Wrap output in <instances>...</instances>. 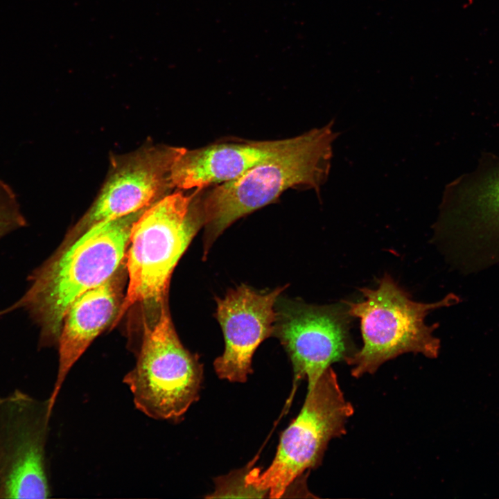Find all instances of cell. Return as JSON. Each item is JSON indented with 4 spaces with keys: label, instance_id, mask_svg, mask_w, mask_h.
Wrapping results in <instances>:
<instances>
[{
    "label": "cell",
    "instance_id": "11",
    "mask_svg": "<svg viewBox=\"0 0 499 499\" xmlns=\"http://www.w3.org/2000/svg\"><path fill=\"white\" fill-rule=\"evenodd\" d=\"M287 287L261 292L242 284L216 298V318L222 328L225 348L213 365L221 379L244 383L252 373V358L259 344L273 335L275 304Z\"/></svg>",
    "mask_w": 499,
    "mask_h": 499
},
{
    "label": "cell",
    "instance_id": "13",
    "mask_svg": "<svg viewBox=\"0 0 499 499\" xmlns=\"http://www.w3.org/2000/svg\"><path fill=\"white\" fill-rule=\"evenodd\" d=\"M121 283L116 272L103 283L79 296L68 308L58 341L56 379L48 399L52 410L71 367L93 340L115 320L123 300Z\"/></svg>",
    "mask_w": 499,
    "mask_h": 499
},
{
    "label": "cell",
    "instance_id": "12",
    "mask_svg": "<svg viewBox=\"0 0 499 499\" xmlns=\"http://www.w3.org/2000/svg\"><path fill=\"white\" fill-rule=\"evenodd\" d=\"M297 137L270 141L217 143L194 150L182 148L173 164L174 188L201 189L232 180L292 146Z\"/></svg>",
    "mask_w": 499,
    "mask_h": 499
},
{
    "label": "cell",
    "instance_id": "10",
    "mask_svg": "<svg viewBox=\"0 0 499 499\" xmlns=\"http://www.w3.org/2000/svg\"><path fill=\"white\" fill-rule=\"evenodd\" d=\"M182 148L151 146L115 157L98 197L67 239L100 222L148 208L169 194L174 188L172 168Z\"/></svg>",
    "mask_w": 499,
    "mask_h": 499
},
{
    "label": "cell",
    "instance_id": "4",
    "mask_svg": "<svg viewBox=\"0 0 499 499\" xmlns=\"http://www.w3.org/2000/svg\"><path fill=\"white\" fill-rule=\"evenodd\" d=\"M197 191L168 194L133 225L125 254L128 290L112 326L136 303L166 301L173 271L202 225Z\"/></svg>",
    "mask_w": 499,
    "mask_h": 499
},
{
    "label": "cell",
    "instance_id": "3",
    "mask_svg": "<svg viewBox=\"0 0 499 499\" xmlns=\"http://www.w3.org/2000/svg\"><path fill=\"white\" fill-rule=\"evenodd\" d=\"M365 299L344 301L349 314L360 319L363 345L347 360L351 375L358 378L374 374L384 362L405 353L437 357L439 340L433 335L437 323L425 324L432 310L459 302L454 294L434 303L413 301L392 277L385 274L376 289H360Z\"/></svg>",
    "mask_w": 499,
    "mask_h": 499
},
{
    "label": "cell",
    "instance_id": "7",
    "mask_svg": "<svg viewBox=\"0 0 499 499\" xmlns=\"http://www.w3.org/2000/svg\"><path fill=\"white\" fill-rule=\"evenodd\" d=\"M436 235L459 268L499 263V157L446 188Z\"/></svg>",
    "mask_w": 499,
    "mask_h": 499
},
{
    "label": "cell",
    "instance_id": "1",
    "mask_svg": "<svg viewBox=\"0 0 499 499\" xmlns=\"http://www.w3.org/2000/svg\"><path fill=\"white\" fill-rule=\"evenodd\" d=\"M104 220L60 248L30 276L22 308L41 328L40 344L58 343L64 317L79 296L111 278L124 260L133 225L146 209Z\"/></svg>",
    "mask_w": 499,
    "mask_h": 499
},
{
    "label": "cell",
    "instance_id": "6",
    "mask_svg": "<svg viewBox=\"0 0 499 499\" xmlns=\"http://www.w3.org/2000/svg\"><path fill=\"white\" fill-rule=\"evenodd\" d=\"M155 323L145 325L137 360L124 376L137 408L159 420L177 421L199 398L203 367L182 345L166 301Z\"/></svg>",
    "mask_w": 499,
    "mask_h": 499
},
{
    "label": "cell",
    "instance_id": "9",
    "mask_svg": "<svg viewBox=\"0 0 499 499\" xmlns=\"http://www.w3.org/2000/svg\"><path fill=\"white\" fill-rule=\"evenodd\" d=\"M273 335L284 347L295 378L306 379L311 389L322 372L356 352L351 333V316L344 301L324 306L283 299L275 304Z\"/></svg>",
    "mask_w": 499,
    "mask_h": 499
},
{
    "label": "cell",
    "instance_id": "2",
    "mask_svg": "<svg viewBox=\"0 0 499 499\" xmlns=\"http://www.w3.org/2000/svg\"><path fill=\"white\" fill-rule=\"evenodd\" d=\"M334 121L297 136L281 154L260 163L239 177L218 185L200 200L204 226V256L216 239L236 220L275 200L297 186L319 192L326 180L339 135Z\"/></svg>",
    "mask_w": 499,
    "mask_h": 499
},
{
    "label": "cell",
    "instance_id": "8",
    "mask_svg": "<svg viewBox=\"0 0 499 499\" xmlns=\"http://www.w3.org/2000/svg\"><path fill=\"white\" fill-rule=\"evenodd\" d=\"M16 389L0 398V498H46L51 486L46 458L52 413Z\"/></svg>",
    "mask_w": 499,
    "mask_h": 499
},
{
    "label": "cell",
    "instance_id": "5",
    "mask_svg": "<svg viewBox=\"0 0 499 499\" xmlns=\"http://www.w3.org/2000/svg\"><path fill=\"white\" fill-rule=\"evenodd\" d=\"M353 413L329 367L308 390L300 413L282 433L271 464L263 472L257 468L250 470L246 484L269 498H281L304 471L321 464L329 441L345 434Z\"/></svg>",
    "mask_w": 499,
    "mask_h": 499
},
{
    "label": "cell",
    "instance_id": "14",
    "mask_svg": "<svg viewBox=\"0 0 499 499\" xmlns=\"http://www.w3.org/2000/svg\"><path fill=\"white\" fill-rule=\"evenodd\" d=\"M26 225L15 193L0 180V238Z\"/></svg>",
    "mask_w": 499,
    "mask_h": 499
}]
</instances>
